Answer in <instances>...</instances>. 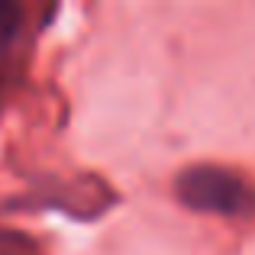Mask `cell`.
Segmentation results:
<instances>
[{
    "label": "cell",
    "mask_w": 255,
    "mask_h": 255,
    "mask_svg": "<svg viewBox=\"0 0 255 255\" xmlns=\"http://www.w3.org/2000/svg\"><path fill=\"white\" fill-rule=\"evenodd\" d=\"M19 29V6L10 0H0V42L13 39Z\"/></svg>",
    "instance_id": "obj_2"
},
{
    "label": "cell",
    "mask_w": 255,
    "mask_h": 255,
    "mask_svg": "<svg viewBox=\"0 0 255 255\" xmlns=\"http://www.w3.org/2000/svg\"><path fill=\"white\" fill-rule=\"evenodd\" d=\"M178 197L197 213L217 217H249L255 210V187L243 174L220 165H194L178 178Z\"/></svg>",
    "instance_id": "obj_1"
}]
</instances>
